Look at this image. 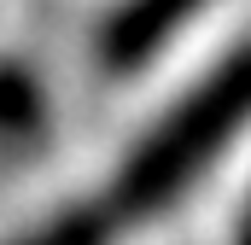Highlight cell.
Returning <instances> with one entry per match:
<instances>
[{
    "mask_svg": "<svg viewBox=\"0 0 251 245\" xmlns=\"http://www.w3.org/2000/svg\"><path fill=\"white\" fill-rule=\"evenodd\" d=\"M246 117H251V47H240L123 158L111 198H105L111 222H140V216L170 210L199 181V170L222 158V146L246 128Z\"/></svg>",
    "mask_w": 251,
    "mask_h": 245,
    "instance_id": "6da1fadb",
    "label": "cell"
},
{
    "mask_svg": "<svg viewBox=\"0 0 251 245\" xmlns=\"http://www.w3.org/2000/svg\"><path fill=\"white\" fill-rule=\"evenodd\" d=\"M204 0H123L100 24V64L105 70H140L164 53V41L187 24Z\"/></svg>",
    "mask_w": 251,
    "mask_h": 245,
    "instance_id": "7a4b0ae2",
    "label": "cell"
},
{
    "mask_svg": "<svg viewBox=\"0 0 251 245\" xmlns=\"http://www.w3.org/2000/svg\"><path fill=\"white\" fill-rule=\"evenodd\" d=\"M41 128H47V94L35 70L0 59V146H35Z\"/></svg>",
    "mask_w": 251,
    "mask_h": 245,
    "instance_id": "3957f363",
    "label": "cell"
},
{
    "mask_svg": "<svg viewBox=\"0 0 251 245\" xmlns=\"http://www.w3.org/2000/svg\"><path fill=\"white\" fill-rule=\"evenodd\" d=\"M111 234H117V222L105 204H76V210H59L53 222H41L35 234H24L12 245H111Z\"/></svg>",
    "mask_w": 251,
    "mask_h": 245,
    "instance_id": "277c9868",
    "label": "cell"
},
{
    "mask_svg": "<svg viewBox=\"0 0 251 245\" xmlns=\"http://www.w3.org/2000/svg\"><path fill=\"white\" fill-rule=\"evenodd\" d=\"M234 245H251V216L240 222V240H234Z\"/></svg>",
    "mask_w": 251,
    "mask_h": 245,
    "instance_id": "5b68a950",
    "label": "cell"
}]
</instances>
